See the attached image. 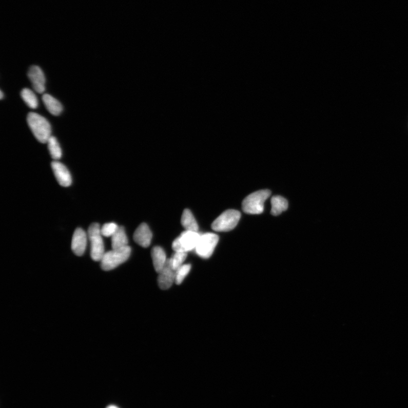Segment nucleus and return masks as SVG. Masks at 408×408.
<instances>
[{
  "instance_id": "1",
  "label": "nucleus",
  "mask_w": 408,
  "mask_h": 408,
  "mask_svg": "<svg viewBox=\"0 0 408 408\" xmlns=\"http://www.w3.org/2000/svg\"><path fill=\"white\" fill-rule=\"evenodd\" d=\"M27 123L38 141L47 143L51 136V127L47 120L35 112H30L27 117Z\"/></svg>"
},
{
  "instance_id": "2",
  "label": "nucleus",
  "mask_w": 408,
  "mask_h": 408,
  "mask_svg": "<svg viewBox=\"0 0 408 408\" xmlns=\"http://www.w3.org/2000/svg\"><path fill=\"white\" fill-rule=\"evenodd\" d=\"M271 195L268 189L260 190L248 196L242 203L244 212L249 215L262 214L264 209V203Z\"/></svg>"
},
{
  "instance_id": "3",
  "label": "nucleus",
  "mask_w": 408,
  "mask_h": 408,
  "mask_svg": "<svg viewBox=\"0 0 408 408\" xmlns=\"http://www.w3.org/2000/svg\"><path fill=\"white\" fill-rule=\"evenodd\" d=\"M130 253L131 248L128 246L119 249H112L111 251L105 252L101 260L102 269L109 271L116 268L126 262Z\"/></svg>"
},
{
  "instance_id": "4",
  "label": "nucleus",
  "mask_w": 408,
  "mask_h": 408,
  "mask_svg": "<svg viewBox=\"0 0 408 408\" xmlns=\"http://www.w3.org/2000/svg\"><path fill=\"white\" fill-rule=\"evenodd\" d=\"M240 212L229 209L222 213L212 223L211 228L216 231H229L234 229L241 219Z\"/></svg>"
},
{
  "instance_id": "5",
  "label": "nucleus",
  "mask_w": 408,
  "mask_h": 408,
  "mask_svg": "<svg viewBox=\"0 0 408 408\" xmlns=\"http://www.w3.org/2000/svg\"><path fill=\"white\" fill-rule=\"evenodd\" d=\"M101 227L97 223L91 224L88 230V237L91 243V257L92 260L99 262L105 252Z\"/></svg>"
},
{
  "instance_id": "6",
  "label": "nucleus",
  "mask_w": 408,
  "mask_h": 408,
  "mask_svg": "<svg viewBox=\"0 0 408 408\" xmlns=\"http://www.w3.org/2000/svg\"><path fill=\"white\" fill-rule=\"evenodd\" d=\"M200 235L198 232L185 231L172 243V247L175 252H188L195 249Z\"/></svg>"
},
{
  "instance_id": "7",
  "label": "nucleus",
  "mask_w": 408,
  "mask_h": 408,
  "mask_svg": "<svg viewBox=\"0 0 408 408\" xmlns=\"http://www.w3.org/2000/svg\"><path fill=\"white\" fill-rule=\"evenodd\" d=\"M219 241V236L214 233H205L200 235L197 247L195 248L196 252L201 258H209L213 254Z\"/></svg>"
},
{
  "instance_id": "8",
  "label": "nucleus",
  "mask_w": 408,
  "mask_h": 408,
  "mask_svg": "<svg viewBox=\"0 0 408 408\" xmlns=\"http://www.w3.org/2000/svg\"><path fill=\"white\" fill-rule=\"evenodd\" d=\"M28 77L35 91L41 94L45 91L46 78L41 68L36 65L30 68Z\"/></svg>"
},
{
  "instance_id": "9",
  "label": "nucleus",
  "mask_w": 408,
  "mask_h": 408,
  "mask_svg": "<svg viewBox=\"0 0 408 408\" xmlns=\"http://www.w3.org/2000/svg\"><path fill=\"white\" fill-rule=\"evenodd\" d=\"M159 286L162 290H167L176 281V270H174L170 263L169 260L167 262L164 267L159 272Z\"/></svg>"
},
{
  "instance_id": "10",
  "label": "nucleus",
  "mask_w": 408,
  "mask_h": 408,
  "mask_svg": "<svg viewBox=\"0 0 408 408\" xmlns=\"http://www.w3.org/2000/svg\"><path fill=\"white\" fill-rule=\"evenodd\" d=\"M51 166L58 183L63 187L70 186L72 184V177L67 167L57 161H53Z\"/></svg>"
},
{
  "instance_id": "11",
  "label": "nucleus",
  "mask_w": 408,
  "mask_h": 408,
  "mask_svg": "<svg viewBox=\"0 0 408 408\" xmlns=\"http://www.w3.org/2000/svg\"><path fill=\"white\" fill-rule=\"evenodd\" d=\"M87 241L88 236L85 231L81 228H77L73 234L72 241V249L75 255L81 257L84 254Z\"/></svg>"
},
{
  "instance_id": "12",
  "label": "nucleus",
  "mask_w": 408,
  "mask_h": 408,
  "mask_svg": "<svg viewBox=\"0 0 408 408\" xmlns=\"http://www.w3.org/2000/svg\"><path fill=\"white\" fill-rule=\"evenodd\" d=\"M152 233L147 224L143 223L136 229L134 233L133 239L135 242L141 247L146 248L149 246L152 239Z\"/></svg>"
},
{
  "instance_id": "13",
  "label": "nucleus",
  "mask_w": 408,
  "mask_h": 408,
  "mask_svg": "<svg viewBox=\"0 0 408 408\" xmlns=\"http://www.w3.org/2000/svg\"><path fill=\"white\" fill-rule=\"evenodd\" d=\"M151 255L154 269L159 273L167 262L166 253L161 247L156 246L152 249Z\"/></svg>"
},
{
  "instance_id": "14",
  "label": "nucleus",
  "mask_w": 408,
  "mask_h": 408,
  "mask_svg": "<svg viewBox=\"0 0 408 408\" xmlns=\"http://www.w3.org/2000/svg\"><path fill=\"white\" fill-rule=\"evenodd\" d=\"M42 100L43 103L52 115L58 116L63 111V106L61 103L54 99L50 94H46L43 95Z\"/></svg>"
},
{
  "instance_id": "15",
  "label": "nucleus",
  "mask_w": 408,
  "mask_h": 408,
  "mask_svg": "<svg viewBox=\"0 0 408 408\" xmlns=\"http://www.w3.org/2000/svg\"><path fill=\"white\" fill-rule=\"evenodd\" d=\"M181 224L187 231L198 232L199 225L196 221L192 212L189 209H185L182 216Z\"/></svg>"
},
{
  "instance_id": "16",
  "label": "nucleus",
  "mask_w": 408,
  "mask_h": 408,
  "mask_svg": "<svg viewBox=\"0 0 408 408\" xmlns=\"http://www.w3.org/2000/svg\"><path fill=\"white\" fill-rule=\"evenodd\" d=\"M111 238L112 249H119L128 246V238L123 227H119L118 230Z\"/></svg>"
},
{
  "instance_id": "17",
  "label": "nucleus",
  "mask_w": 408,
  "mask_h": 408,
  "mask_svg": "<svg viewBox=\"0 0 408 408\" xmlns=\"http://www.w3.org/2000/svg\"><path fill=\"white\" fill-rule=\"evenodd\" d=\"M271 209L270 213L275 216L281 215L283 211L288 208V202L286 199L280 197L275 196L271 199Z\"/></svg>"
},
{
  "instance_id": "18",
  "label": "nucleus",
  "mask_w": 408,
  "mask_h": 408,
  "mask_svg": "<svg viewBox=\"0 0 408 408\" xmlns=\"http://www.w3.org/2000/svg\"><path fill=\"white\" fill-rule=\"evenodd\" d=\"M48 147L49 151L53 159L58 160L61 159L62 151L56 138L51 136L48 140Z\"/></svg>"
},
{
  "instance_id": "19",
  "label": "nucleus",
  "mask_w": 408,
  "mask_h": 408,
  "mask_svg": "<svg viewBox=\"0 0 408 408\" xmlns=\"http://www.w3.org/2000/svg\"><path fill=\"white\" fill-rule=\"evenodd\" d=\"M22 99L26 104L32 109H35L38 106L37 97L34 92L29 89L25 88L21 91Z\"/></svg>"
},
{
  "instance_id": "20",
  "label": "nucleus",
  "mask_w": 408,
  "mask_h": 408,
  "mask_svg": "<svg viewBox=\"0 0 408 408\" xmlns=\"http://www.w3.org/2000/svg\"><path fill=\"white\" fill-rule=\"evenodd\" d=\"M187 254L186 252H175L169 260L170 263L174 270H177L183 265L185 260L186 259Z\"/></svg>"
},
{
  "instance_id": "21",
  "label": "nucleus",
  "mask_w": 408,
  "mask_h": 408,
  "mask_svg": "<svg viewBox=\"0 0 408 408\" xmlns=\"http://www.w3.org/2000/svg\"><path fill=\"white\" fill-rule=\"evenodd\" d=\"M191 269V265L190 264H183L176 271V284L180 285L183 280L189 274Z\"/></svg>"
},
{
  "instance_id": "22",
  "label": "nucleus",
  "mask_w": 408,
  "mask_h": 408,
  "mask_svg": "<svg viewBox=\"0 0 408 408\" xmlns=\"http://www.w3.org/2000/svg\"><path fill=\"white\" fill-rule=\"evenodd\" d=\"M119 226L115 223H107L101 227L102 235L105 237H112L118 230Z\"/></svg>"
},
{
  "instance_id": "23",
  "label": "nucleus",
  "mask_w": 408,
  "mask_h": 408,
  "mask_svg": "<svg viewBox=\"0 0 408 408\" xmlns=\"http://www.w3.org/2000/svg\"><path fill=\"white\" fill-rule=\"evenodd\" d=\"M0 93H1L0 94V99H1V100H3L4 94L2 90H0Z\"/></svg>"
},
{
  "instance_id": "24",
  "label": "nucleus",
  "mask_w": 408,
  "mask_h": 408,
  "mask_svg": "<svg viewBox=\"0 0 408 408\" xmlns=\"http://www.w3.org/2000/svg\"><path fill=\"white\" fill-rule=\"evenodd\" d=\"M107 408H118V407H116V406L110 405V406H108Z\"/></svg>"
}]
</instances>
